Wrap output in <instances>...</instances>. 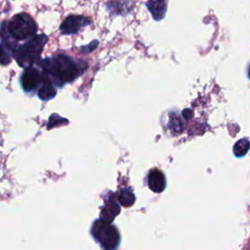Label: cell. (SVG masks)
Returning <instances> with one entry per match:
<instances>
[{
  "label": "cell",
  "mask_w": 250,
  "mask_h": 250,
  "mask_svg": "<svg viewBox=\"0 0 250 250\" xmlns=\"http://www.w3.org/2000/svg\"><path fill=\"white\" fill-rule=\"evenodd\" d=\"M37 64L41 68V74L47 77L57 87H62L65 83L72 82L85 68V66L80 67L70 57L63 54L40 60Z\"/></svg>",
  "instance_id": "6da1fadb"
},
{
  "label": "cell",
  "mask_w": 250,
  "mask_h": 250,
  "mask_svg": "<svg viewBox=\"0 0 250 250\" xmlns=\"http://www.w3.org/2000/svg\"><path fill=\"white\" fill-rule=\"evenodd\" d=\"M47 41L48 36L46 34H35L24 43L18 45L12 52V57L22 68L32 66L40 61L41 53Z\"/></svg>",
  "instance_id": "7a4b0ae2"
},
{
  "label": "cell",
  "mask_w": 250,
  "mask_h": 250,
  "mask_svg": "<svg viewBox=\"0 0 250 250\" xmlns=\"http://www.w3.org/2000/svg\"><path fill=\"white\" fill-rule=\"evenodd\" d=\"M6 30L12 40L18 43L33 37L37 31V24L27 13H19L9 21H6Z\"/></svg>",
  "instance_id": "3957f363"
},
{
  "label": "cell",
  "mask_w": 250,
  "mask_h": 250,
  "mask_svg": "<svg viewBox=\"0 0 250 250\" xmlns=\"http://www.w3.org/2000/svg\"><path fill=\"white\" fill-rule=\"evenodd\" d=\"M94 238L104 250H114L120 241V235L115 227L103 220H97L91 229Z\"/></svg>",
  "instance_id": "277c9868"
},
{
  "label": "cell",
  "mask_w": 250,
  "mask_h": 250,
  "mask_svg": "<svg viewBox=\"0 0 250 250\" xmlns=\"http://www.w3.org/2000/svg\"><path fill=\"white\" fill-rule=\"evenodd\" d=\"M40 80H41L40 71L33 65L24 68V70L22 71L20 77L21 86L22 90L26 93L35 91L39 86Z\"/></svg>",
  "instance_id": "5b68a950"
},
{
  "label": "cell",
  "mask_w": 250,
  "mask_h": 250,
  "mask_svg": "<svg viewBox=\"0 0 250 250\" xmlns=\"http://www.w3.org/2000/svg\"><path fill=\"white\" fill-rule=\"evenodd\" d=\"M90 22V20L84 16L71 15L63 20L60 25V30L62 34H74L82 27L89 25Z\"/></svg>",
  "instance_id": "8992f818"
},
{
  "label": "cell",
  "mask_w": 250,
  "mask_h": 250,
  "mask_svg": "<svg viewBox=\"0 0 250 250\" xmlns=\"http://www.w3.org/2000/svg\"><path fill=\"white\" fill-rule=\"evenodd\" d=\"M148 188L154 192H161L166 187V180L164 174L158 169H152L147 175Z\"/></svg>",
  "instance_id": "52a82bcc"
},
{
  "label": "cell",
  "mask_w": 250,
  "mask_h": 250,
  "mask_svg": "<svg viewBox=\"0 0 250 250\" xmlns=\"http://www.w3.org/2000/svg\"><path fill=\"white\" fill-rule=\"evenodd\" d=\"M41 74V72H40ZM57 94V90L53 83L44 75L41 74V80L37 88V95L42 101H49Z\"/></svg>",
  "instance_id": "ba28073f"
},
{
  "label": "cell",
  "mask_w": 250,
  "mask_h": 250,
  "mask_svg": "<svg viewBox=\"0 0 250 250\" xmlns=\"http://www.w3.org/2000/svg\"><path fill=\"white\" fill-rule=\"evenodd\" d=\"M168 0H148L146 7L155 21H161L167 11Z\"/></svg>",
  "instance_id": "9c48e42d"
},
{
  "label": "cell",
  "mask_w": 250,
  "mask_h": 250,
  "mask_svg": "<svg viewBox=\"0 0 250 250\" xmlns=\"http://www.w3.org/2000/svg\"><path fill=\"white\" fill-rule=\"evenodd\" d=\"M119 212H120V207L118 203L111 198L105 202L104 208L102 209L101 220L107 223H111L114 220V218L119 214Z\"/></svg>",
  "instance_id": "30bf717a"
},
{
  "label": "cell",
  "mask_w": 250,
  "mask_h": 250,
  "mask_svg": "<svg viewBox=\"0 0 250 250\" xmlns=\"http://www.w3.org/2000/svg\"><path fill=\"white\" fill-rule=\"evenodd\" d=\"M119 203L122 205V206H125V207H130L134 201H135V195L134 193L131 191L130 188H125V189H122L119 194H118V199Z\"/></svg>",
  "instance_id": "8fae6325"
},
{
  "label": "cell",
  "mask_w": 250,
  "mask_h": 250,
  "mask_svg": "<svg viewBox=\"0 0 250 250\" xmlns=\"http://www.w3.org/2000/svg\"><path fill=\"white\" fill-rule=\"evenodd\" d=\"M249 149V141L247 139H241L237 141L233 146V153L237 157H241L246 154Z\"/></svg>",
  "instance_id": "7c38bea8"
},
{
  "label": "cell",
  "mask_w": 250,
  "mask_h": 250,
  "mask_svg": "<svg viewBox=\"0 0 250 250\" xmlns=\"http://www.w3.org/2000/svg\"><path fill=\"white\" fill-rule=\"evenodd\" d=\"M12 61L11 53L0 43V64L7 65Z\"/></svg>",
  "instance_id": "4fadbf2b"
}]
</instances>
